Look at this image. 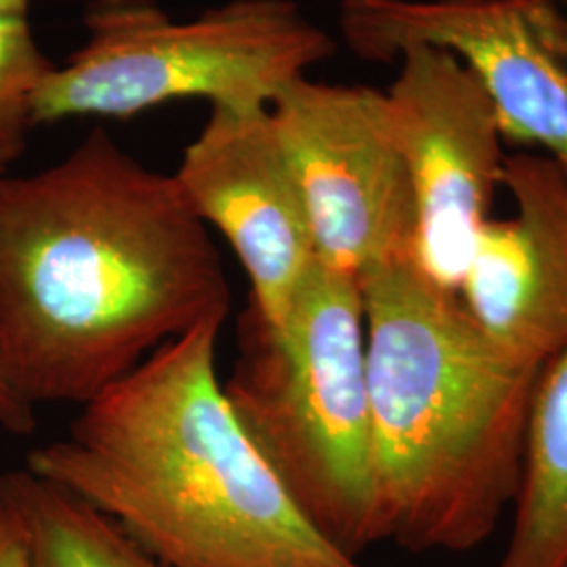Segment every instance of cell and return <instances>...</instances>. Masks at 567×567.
Instances as JSON below:
<instances>
[{
	"label": "cell",
	"instance_id": "cell-1",
	"mask_svg": "<svg viewBox=\"0 0 567 567\" xmlns=\"http://www.w3.org/2000/svg\"><path fill=\"white\" fill-rule=\"evenodd\" d=\"M229 309L179 183L102 126L41 173H0V368L28 404L84 405Z\"/></svg>",
	"mask_w": 567,
	"mask_h": 567
},
{
	"label": "cell",
	"instance_id": "cell-2",
	"mask_svg": "<svg viewBox=\"0 0 567 567\" xmlns=\"http://www.w3.org/2000/svg\"><path fill=\"white\" fill-rule=\"evenodd\" d=\"M210 316L81 405L25 468L164 567H365L288 496L224 395Z\"/></svg>",
	"mask_w": 567,
	"mask_h": 567
},
{
	"label": "cell",
	"instance_id": "cell-3",
	"mask_svg": "<svg viewBox=\"0 0 567 567\" xmlns=\"http://www.w3.org/2000/svg\"><path fill=\"white\" fill-rule=\"evenodd\" d=\"M377 545L465 553L513 507L536 379L400 259L360 280Z\"/></svg>",
	"mask_w": 567,
	"mask_h": 567
},
{
	"label": "cell",
	"instance_id": "cell-4",
	"mask_svg": "<svg viewBox=\"0 0 567 567\" xmlns=\"http://www.w3.org/2000/svg\"><path fill=\"white\" fill-rule=\"evenodd\" d=\"M224 385L234 416L320 534L360 559L374 538L360 282L313 265L280 328L248 303Z\"/></svg>",
	"mask_w": 567,
	"mask_h": 567
},
{
	"label": "cell",
	"instance_id": "cell-5",
	"mask_svg": "<svg viewBox=\"0 0 567 567\" xmlns=\"http://www.w3.org/2000/svg\"><path fill=\"white\" fill-rule=\"evenodd\" d=\"M86 42L34 97V124L126 121L182 100L269 105L334 41L292 0H231L189 21L158 0H91Z\"/></svg>",
	"mask_w": 567,
	"mask_h": 567
},
{
	"label": "cell",
	"instance_id": "cell-6",
	"mask_svg": "<svg viewBox=\"0 0 567 567\" xmlns=\"http://www.w3.org/2000/svg\"><path fill=\"white\" fill-rule=\"evenodd\" d=\"M267 107L318 261L360 280L412 259L414 194L385 91L305 76Z\"/></svg>",
	"mask_w": 567,
	"mask_h": 567
},
{
	"label": "cell",
	"instance_id": "cell-7",
	"mask_svg": "<svg viewBox=\"0 0 567 567\" xmlns=\"http://www.w3.org/2000/svg\"><path fill=\"white\" fill-rule=\"evenodd\" d=\"M351 53L393 63L452 53L482 84L505 142L567 166V0H343Z\"/></svg>",
	"mask_w": 567,
	"mask_h": 567
},
{
	"label": "cell",
	"instance_id": "cell-8",
	"mask_svg": "<svg viewBox=\"0 0 567 567\" xmlns=\"http://www.w3.org/2000/svg\"><path fill=\"white\" fill-rule=\"evenodd\" d=\"M385 91L414 194L412 264L456 295L503 189L505 135L482 84L452 53L412 47Z\"/></svg>",
	"mask_w": 567,
	"mask_h": 567
},
{
	"label": "cell",
	"instance_id": "cell-9",
	"mask_svg": "<svg viewBox=\"0 0 567 567\" xmlns=\"http://www.w3.org/2000/svg\"><path fill=\"white\" fill-rule=\"evenodd\" d=\"M173 177L203 224L238 257L250 280L248 303L280 328L318 257L269 107L210 105Z\"/></svg>",
	"mask_w": 567,
	"mask_h": 567
},
{
	"label": "cell",
	"instance_id": "cell-10",
	"mask_svg": "<svg viewBox=\"0 0 567 567\" xmlns=\"http://www.w3.org/2000/svg\"><path fill=\"white\" fill-rule=\"evenodd\" d=\"M511 215L480 231L458 301L515 364L543 370L567 347V166L545 154H507Z\"/></svg>",
	"mask_w": 567,
	"mask_h": 567
},
{
	"label": "cell",
	"instance_id": "cell-11",
	"mask_svg": "<svg viewBox=\"0 0 567 567\" xmlns=\"http://www.w3.org/2000/svg\"><path fill=\"white\" fill-rule=\"evenodd\" d=\"M513 511L496 567H567V347L536 379Z\"/></svg>",
	"mask_w": 567,
	"mask_h": 567
},
{
	"label": "cell",
	"instance_id": "cell-12",
	"mask_svg": "<svg viewBox=\"0 0 567 567\" xmlns=\"http://www.w3.org/2000/svg\"><path fill=\"white\" fill-rule=\"evenodd\" d=\"M28 567H164L121 527L28 468L0 475Z\"/></svg>",
	"mask_w": 567,
	"mask_h": 567
},
{
	"label": "cell",
	"instance_id": "cell-13",
	"mask_svg": "<svg viewBox=\"0 0 567 567\" xmlns=\"http://www.w3.org/2000/svg\"><path fill=\"white\" fill-rule=\"evenodd\" d=\"M32 0H0V173L28 150L34 97L55 63L32 30Z\"/></svg>",
	"mask_w": 567,
	"mask_h": 567
},
{
	"label": "cell",
	"instance_id": "cell-14",
	"mask_svg": "<svg viewBox=\"0 0 567 567\" xmlns=\"http://www.w3.org/2000/svg\"><path fill=\"white\" fill-rule=\"evenodd\" d=\"M0 426L13 435H28L37 426L34 405L28 404L18 391L9 385L0 368Z\"/></svg>",
	"mask_w": 567,
	"mask_h": 567
},
{
	"label": "cell",
	"instance_id": "cell-15",
	"mask_svg": "<svg viewBox=\"0 0 567 567\" xmlns=\"http://www.w3.org/2000/svg\"><path fill=\"white\" fill-rule=\"evenodd\" d=\"M0 567H28L20 532L2 503H0Z\"/></svg>",
	"mask_w": 567,
	"mask_h": 567
}]
</instances>
